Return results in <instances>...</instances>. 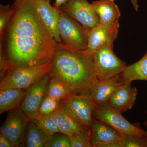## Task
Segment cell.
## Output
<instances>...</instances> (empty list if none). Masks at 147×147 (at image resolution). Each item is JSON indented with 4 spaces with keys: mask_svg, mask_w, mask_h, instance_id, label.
Wrapping results in <instances>:
<instances>
[{
    "mask_svg": "<svg viewBox=\"0 0 147 147\" xmlns=\"http://www.w3.org/2000/svg\"><path fill=\"white\" fill-rule=\"evenodd\" d=\"M13 6L14 12L0 37V54L10 69L52 63L57 42L33 0H15Z\"/></svg>",
    "mask_w": 147,
    "mask_h": 147,
    "instance_id": "cell-1",
    "label": "cell"
},
{
    "mask_svg": "<svg viewBox=\"0 0 147 147\" xmlns=\"http://www.w3.org/2000/svg\"><path fill=\"white\" fill-rule=\"evenodd\" d=\"M48 74L51 78L64 82L74 94H89L98 80L90 54L86 50L67 49L61 43H57L55 57Z\"/></svg>",
    "mask_w": 147,
    "mask_h": 147,
    "instance_id": "cell-2",
    "label": "cell"
},
{
    "mask_svg": "<svg viewBox=\"0 0 147 147\" xmlns=\"http://www.w3.org/2000/svg\"><path fill=\"white\" fill-rule=\"evenodd\" d=\"M59 30L61 43L67 49L85 51L88 49V31L78 21L59 10Z\"/></svg>",
    "mask_w": 147,
    "mask_h": 147,
    "instance_id": "cell-3",
    "label": "cell"
},
{
    "mask_svg": "<svg viewBox=\"0 0 147 147\" xmlns=\"http://www.w3.org/2000/svg\"><path fill=\"white\" fill-rule=\"evenodd\" d=\"M113 49L104 46L90 54L98 80H107L119 76L126 67V63L116 56Z\"/></svg>",
    "mask_w": 147,
    "mask_h": 147,
    "instance_id": "cell-4",
    "label": "cell"
},
{
    "mask_svg": "<svg viewBox=\"0 0 147 147\" xmlns=\"http://www.w3.org/2000/svg\"><path fill=\"white\" fill-rule=\"evenodd\" d=\"M52 63L38 66L11 68L1 79L0 89H26L32 84L48 73Z\"/></svg>",
    "mask_w": 147,
    "mask_h": 147,
    "instance_id": "cell-5",
    "label": "cell"
},
{
    "mask_svg": "<svg viewBox=\"0 0 147 147\" xmlns=\"http://www.w3.org/2000/svg\"><path fill=\"white\" fill-rule=\"evenodd\" d=\"M93 117L108 124L121 134L136 135L147 139V131L139 125L130 123L121 113L107 103L96 105L93 112Z\"/></svg>",
    "mask_w": 147,
    "mask_h": 147,
    "instance_id": "cell-6",
    "label": "cell"
},
{
    "mask_svg": "<svg viewBox=\"0 0 147 147\" xmlns=\"http://www.w3.org/2000/svg\"><path fill=\"white\" fill-rule=\"evenodd\" d=\"M30 120L20 108L8 111L5 121L0 128V134L8 139L13 147H24V138Z\"/></svg>",
    "mask_w": 147,
    "mask_h": 147,
    "instance_id": "cell-7",
    "label": "cell"
},
{
    "mask_svg": "<svg viewBox=\"0 0 147 147\" xmlns=\"http://www.w3.org/2000/svg\"><path fill=\"white\" fill-rule=\"evenodd\" d=\"M50 79L48 74H46L26 89L20 108L31 120H34L38 115L40 105L45 97Z\"/></svg>",
    "mask_w": 147,
    "mask_h": 147,
    "instance_id": "cell-8",
    "label": "cell"
},
{
    "mask_svg": "<svg viewBox=\"0 0 147 147\" xmlns=\"http://www.w3.org/2000/svg\"><path fill=\"white\" fill-rule=\"evenodd\" d=\"M57 9L78 21L88 30L100 24L98 16L88 0H69Z\"/></svg>",
    "mask_w": 147,
    "mask_h": 147,
    "instance_id": "cell-9",
    "label": "cell"
},
{
    "mask_svg": "<svg viewBox=\"0 0 147 147\" xmlns=\"http://www.w3.org/2000/svg\"><path fill=\"white\" fill-rule=\"evenodd\" d=\"M61 102L85 126H91L96 105L90 94H72Z\"/></svg>",
    "mask_w": 147,
    "mask_h": 147,
    "instance_id": "cell-10",
    "label": "cell"
},
{
    "mask_svg": "<svg viewBox=\"0 0 147 147\" xmlns=\"http://www.w3.org/2000/svg\"><path fill=\"white\" fill-rule=\"evenodd\" d=\"M91 128L93 147H123L121 134L108 124L93 118Z\"/></svg>",
    "mask_w": 147,
    "mask_h": 147,
    "instance_id": "cell-11",
    "label": "cell"
},
{
    "mask_svg": "<svg viewBox=\"0 0 147 147\" xmlns=\"http://www.w3.org/2000/svg\"><path fill=\"white\" fill-rule=\"evenodd\" d=\"M120 25L110 28L99 24L88 31V49L89 54L100 47L107 46L113 48L114 42L118 36Z\"/></svg>",
    "mask_w": 147,
    "mask_h": 147,
    "instance_id": "cell-12",
    "label": "cell"
},
{
    "mask_svg": "<svg viewBox=\"0 0 147 147\" xmlns=\"http://www.w3.org/2000/svg\"><path fill=\"white\" fill-rule=\"evenodd\" d=\"M137 95V88L132 87L131 82L124 83L116 89L107 103L123 114L132 109Z\"/></svg>",
    "mask_w": 147,
    "mask_h": 147,
    "instance_id": "cell-13",
    "label": "cell"
},
{
    "mask_svg": "<svg viewBox=\"0 0 147 147\" xmlns=\"http://www.w3.org/2000/svg\"><path fill=\"white\" fill-rule=\"evenodd\" d=\"M91 5L100 24L110 28L120 25L121 11L115 0H97L92 2Z\"/></svg>",
    "mask_w": 147,
    "mask_h": 147,
    "instance_id": "cell-14",
    "label": "cell"
},
{
    "mask_svg": "<svg viewBox=\"0 0 147 147\" xmlns=\"http://www.w3.org/2000/svg\"><path fill=\"white\" fill-rule=\"evenodd\" d=\"M40 18L52 32L57 43H61L59 30V14L58 9L46 0H33Z\"/></svg>",
    "mask_w": 147,
    "mask_h": 147,
    "instance_id": "cell-15",
    "label": "cell"
},
{
    "mask_svg": "<svg viewBox=\"0 0 147 147\" xmlns=\"http://www.w3.org/2000/svg\"><path fill=\"white\" fill-rule=\"evenodd\" d=\"M50 116L57 125L60 131L69 137L86 127L62 102L61 107Z\"/></svg>",
    "mask_w": 147,
    "mask_h": 147,
    "instance_id": "cell-16",
    "label": "cell"
},
{
    "mask_svg": "<svg viewBox=\"0 0 147 147\" xmlns=\"http://www.w3.org/2000/svg\"><path fill=\"white\" fill-rule=\"evenodd\" d=\"M124 83L121 75L107 80H98L89 94L96 105H102L107 103L116 89Z\"/></svg>",
    "mask_w": 147,
    "mask_h": 147,
    "instance_id": "cell-17",
    "label": "cell"
},
{
    "mask_svg": "<svg viewBox=\"0 0 147 147\" xmlns=\"http://www.w3.org/2000/svg\"><path fill=\"white\" fill-rule=\"evenodd\" d=\"M26 89L5 88L0 89V114L20 108Z\"/></svg>",
    "mask_w": 147,
    "mask_h": 147,
    "instance_id": "cell-18",
    "label": "cell"
},
{
    "mask_svg": "<svg viewBox=\"0 0 147 147\" xmlns=\"http://www.w3.org/2000/svg\"><path fill=\"white\" fill-rule=\"evenodd\" d=\"M121 77L124 83H131L135 80L147 81V51L137 62L126 66Z\"/></svg>",
    "mask_w": 147,
    "mask_h": 147,
    "instance_id": "cell-19",
    "label": "cell"
},
{
    "mask_svg": "<svg viewBox=\"0 0 147 147\" xmlns=\"http://www.w3.org/2000/svg\"><path fill=\"white\" fill-rule=\"evenodd\" d=\"M48 139L35 123L30 120L25 134L24 146L46 147Z\"/></svg>",
    "mask_w": 147,
    "mask_h": 147,
    "instance_id": "cell-20",
    "label": "cell"
},
{
    "mask_svg": "<svg viewBox=\"0 0 147 147\" xmlns=\"http://www.w3.org/2000/svg\"><path fill=\"white\" fill-rule=\"evenodd\" d=\"M72 94H74L64 82L57 78H51L45 95L61 101Z\"/></svg>",
    "mask_w": 147,
    "mask_h": 147,
    "instance_id": "cell-21",
    "label": "cell"
},
{
    "mask_svg": "<svg viewBox=\"0 0 147 147\" xmlns=\"http://www.w3.org/2000/svg\"><path fill=\"white\" fill-rule=\"evenodd\" d=\"M90 127L86 126L70 136L71 147H93Z\"/></svg>",
    "mask_w": 147,
    "mask_h": 147,
    "instance_id": "cell-22",
    "label": "cell"
},
{
    "mask_svg": "<svg viewBox=\"0 0 147 147\" xmlns=\"http://www.w3.org/2000/svg\"><path fill=\"white\" fill-rule=\"evenodd\" d=\"M34 122L47 137L57 132H60L59 127L51 116H37L33 120Z\"/></svg>",
    "mask_w": 147,
    "mask_h": 147,
    "instance_id": "cell-23",
    "label": "cell"
},
{
    "mask_svg": "<svg viewBox=\"0 0 147 147\" xmlns=\"http://www.w3.org/2000/svg\"><path fill=\"white\" fill-rule=\"evenodd\" d=\"M61 105V101L45 95L40 105L37 116L40 117L51 116L59 109Z\"/></svg>",
    "mask_w": 147,
    "mask_h": 147,
    "instance_id": "cell-24",
    "label": "cell"
},
{
    "mask_svg": "<svg viewBox=\"0 0 147 147\" xmlns=\"http://www.w3.org/2000/svg\"><path fill=\"white\" fill-rule=\"evenodd\" d=\"M46 147H71L70 137L62 132L55 133L48 137Z\"/></svg>",
    "mask_w": 147,
    "mask_h": 147,
    "instance_id": "cell-25",
    "label": "cell"
},
{
    "mask_svg": "<svg viewBox=\"0 0 147 147\" xmlns=\"http://www.w3.org/2000/svg\"><path fill=\"white\" fill-rule=\"evenodd\" d=\"M14 11L13 5L10 7L9 5H0V37L3 34Z\"/></svg>",
    "mask_w": 147,
    "mask_h": 147,
    "instance_id": "cell-26",
    "label": "cell"
},
{
    "mask_svg": "<svg viewBox=\"0 0 147 147\" xmlns=\"http://www.w3.org/2000/svg\"><path fill=\"white\" fill-rule=\"evenodd\" d=\"M123 147H147V139L134 135L121 134Z\"/></svg>",
    "mask_w": 147,
    "mask_h": 147,
    "instance_id": "cell-27",
    "label": "cell"
},
{
    "mask_svg": "<svg viewBox=\"0 0 147 147\" xmlns=\"http://www.w3.org/2000/svg\"><path fill=\"white\" fill-rule=\"evenodd\" d=\"M0 147H13V146L8 139L0 134Z\"/></svg>",
    "mask_w": 147,
    "mask_h": 147,
    "instance_id": "cell-28",
    "label": "cell"
},
{
    "mask_svg": "<svg viewBox=\"0 0 147 147\" xmlns=\"http://www.w3.org/2000/svg\"><path fill=\"white\" fill-rule=\"evenodd\" d=\"M69 0H55V8L57 9L62 6L63 5H65Z\"/></svg>",
    "mask_w": 147,
    "mask_h": 147,
    "instance_id": "cell-29",
    "label": "cell"
},
{
    "mask_svg": "<svg viewBox=\"0 0 147 147\" xmlns=\"http://www.w3.org/2000/svg\"><path fill=\"white\" fill-rule=\"evenodd\" d=\"M130 1L132 6H133V8L134 10L136 11H138L139 9V5L138 3V0H130Z\"/></svg>",
    "mask_w": 147,
    "mask_h": 147,
    "instance_id": "cell-30",
    "label": "cell"
},
{
    "mask_svg": "<svg viewBox=\"0 0 147 147\" xmlns=\"http://www.w3.org/2000/svg\"><path fill=\"white\" fill-rule=\"evenodd\" d=\"M144 125H145V126L146 127H147V120L146 121V122H145Z\"/></svg>",
    "mask_w": 147,
    "mask_h": 147,
    "instance_id": "cell-31",
    "label": "cell"
},
{
    "mask_svg": "<svg viewBox=\"0 0 147 147\" xmlns=\"http://www.w3.org/2000/svg\"><path fill=\"white\" fill-rule=\"evenodd\" d=\"M46 1H50V0H46Z\"/></svg>",
    "mask_w": 147,
    "mask_h": 147,
    "instance_id": "cell-32",
    "label": "cell"
}]
</instances>
